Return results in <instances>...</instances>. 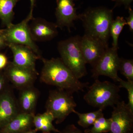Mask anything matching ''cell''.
<instances>
[{
  "instance_id": "6da1fadb",
  "label": "cell",
  "mask_w": 133,
  "mask_h": 133,
  "mask_svg": "<svg viewBox=\"0 0 133 133\" xmlns=\"http://www.w3.org/2000/svg\"><path fill=\"white\" fill-rule=\"evenodd\" d=\"M43 63L40 81L49 85L73 93L84 91L89 83H82L64 63L61 58H41Z\"/></svg>"
},
{
  "instance_id": "7a4b0ae2",
  "label": "cell",
  "mask_w": 133,
  "mask_h": 133,
  "mask_svg": "<svg viewBox=\"0 0 133 133\" xmlns=\"http://www.w3.org/2000/svg\"><path fill=\"white\" fill-rule=\"evenodd\" d=\"M113 16L112 10L104 7L89 9L79 14V20L83 22L85 35L108 47L109 29L113 20Z\"/></svg>"
},
{
  "instance_id": "3957f363",
  "label": "cell",
  "mask_w": 133,
  "mask_h": 133,
  "mask_svg": "<svg viewBox=\"0 0 133 133\" xmlns=\"http://www.w3.org/2000/svg\"><path fill=\"white\" fill-rule=\"evenodd\" d=\"M78 35L60 41L57 49L61 59L78 79L87 74L86 63L80 48Z\"/></svg>"
},
{
  "instance_id": "277c9868",
  "label": "cell",
  "mask_w": 133,
  "mask_h": 133,
  "mask_svg": "<svg viewBox=\"0 0 133 133\" xmlns=\"http://www.w3.org/2000/svg\"><path fill=\"white\" fill-rule=\"evenodd\" d=\"M118 85L108 81L101 82L96 79L88 87L84 99L90 105L104 110L108 107H114L120 101Z\"/></svg>"
},
{
  "instance_id": "5b68a950",
  "label": "cell",
  "mask_w": 133,
  "mask_h": 133,
  "mask_svg": "<svg viewBox=\"0 0 133 133\" xmlns=\"http://www.w3.org/2000/svg\"><path fill=\"white\" fill-rule=\"evenodd\" d=\"M76 106L72 93L58 88L50 91L45 106L46 111L52 114L57 124L73 112Z\"/></svg>"
},
{
  "instance_id": "8992f818",
  "label": "cell",
  "mask_w": 133,
  "mask_h": 133,
  "mask_svg": "<svg viewBox=\"0 0 133 133\" xmlns=\"http://www.w3.org/2000/svg\"><path fill=\"white\" fill-rule=\"evenodd\" d=\"M33 17L29 15L21 22L16 24L12 23L6 29H1V32L8 44H15L27 46L41 59L42 57L41 51L32 39L29 30V22Z\"/></svg>"
},
{
  "instance_id": "52a82bcc",
  "label": "cell",
  "mask_w": 133,
  "mask_h": 133,
  "mask_svg": "<svg viewBox=\"0 0 133 133\" xmlns=\"http://www.w3.org/2000/svg\"><path fill=\"white\" fill-rule=\"evenodd\" d=\"M117 48H108L98 61L92 66V77L98 79L100 76H105L114 81L119 82L122 79L118 76L120 58Z\"/></svg>"
},
{
  "instance_id": "ba28073f",
  "label": "cell",
  "mask_w": 133,
  "mask_h": 133,
  "mask_svg": "<svg viewBox=\"0 0 133 133\" xmlns=\"http://www.w3.org/2000/svg\"><path fill=\"white\" fill-rule=\"evenodd\" d=\"M110 119V133H131L133 131V112L124 101L114 107Z\"/></svg>"
},
{
  "instance_id": "9c48e42d",
  "label": "cell",
  "mask_w": 133,
  "mask_h": 133,
  "mask_svg": "<svg viewBox=\"0 0 133 133\" xmlns=\"http://www.w3.org/2000/svg\"><path fill=\"white\" fill-rule=\"evenodd\" d=\"M4 74L7 79L12 83L14 86L20 90L34 85L38 73L15 65L11 62L5 68Z\"/></svg>"
},
{
  "instance_id": "30bf717a",
  "label": "cell",
  "mask_w": 133,
  "mask_h": 133,
  "mask_svg": "<svg viewBox=\"0 0 133 133\" xmlns=\"http://www.w3.org/2000/svg\"><path fill=\"white\" fill-rule=\"evenodd\" d=\"M74 1L56 0L55 12L56 22L55 23L57 28L61 29L66 27L69 32H71V28L74 27V21L79 18V15L76 12Z\"/></svg>"
},
{
  "instance_id": "8fae6325",
  "label": "cell",
  "mask_w": 133,
  "mask_h": 133,
  "mask_svg": "<svg viewBox=\"0 0 133 133\" xmlns=\"http://www.w3.org/2000/svg\"><path fill=\"white\" fill-rule=\"evenodd\" d=\"M30 21L29 30L34 42L51 41L58 35V28L56 23L40 17H33Z\"/></svg>"
},
{
  "instance_id": "7c38bea8",
  "label": "cell",
  "mask_w": 133,
  "mask_h": 133,
  "mask_svg": "<svg viewBox=\"0 0 133 133\" xmlns=\"http://www.w3.org/2000/svg\"><path fill=\"white\" fill-rule=\"evenodd\" d=\"M20 112L17 99L13 91L6 89L0 94V128Z\"/></svg>"
},
{
  "instance_id": "4fadbf2b",
  "label": "cell",
  "mask_w": 133,
  "mask_h": 133,
  "mask_svg": "<svg viewBox=\"0 0 133 133\" xmlns=\"http://www.w3.org/2000/svg\"><path fill=\"white\" fill-rule=\"evenodd\" d=\"M13 55V64L37 72L36 69V62L39 57L30 48L25 45L9 44Z\"/></svg>"
},
{
  "instance_id": "5bb4252c",
  "label": "cell",
  "mask_w": 133,
  "mask_h": 133,
  "mask_svg": "<svg viewBox=\"0 0 133 133\" xmlns=\"http://www.w3.org/2000/svg\"><path fill=\"white\" fill-rule=\"evenodd\" d=\"M80 48L86 63L93 66L108 48L99 41L85 35L80 39Z\"/></svg>"
},
{
  "instance_id": "9a60e30c",
  "label": "cell",
  "mask_w": 133,
  "mask_h": 133,
  "mask_svg": "<svg viewBox=\"0 0 133 133\" xmlns=\"http://www.w3.org/2000/svg\"><path fill=\"white\" fill-rule=\"evenodd\" d=\"M40 92L34 85L20 90L17 100L20 112L35 114V110Z\"/></svg>"
},
{
  "instance_id": "2e32d148",
  "label": "cell",
  "mask_w": 133,
  "mask_h": 133,
  "mask_svg": "<svg viewBox=\"0 0 133 133\" xmlns=\"http://www.w3.org/2000/svg\"><path fill=\"white\" fill-rule=\"evenodd\" d=\"M34 115L19 113L6 125L0 128V133H24L33 127Z\"/></svg>"
},
{
  "instance_id": "e0dca14e",
  "label": "cell",
  "mask_w": 133,
  "mask_h": 133,
  "mask_svg": "<svg viewBox=\"0 0 133 133\" xmlns=\"http://www.w3.org/2000/svg\"><path fill=\"white\" fill-rule=\"evenodd\" d=\"M55 120L51 114L46 111L42 114L34 115L33 117V127L37 131L42 133H51V132L60 133V131L55 128L52 124Z\"/></svg>"
},
{
  "instance_id": "ac0fdd59",
  "label": "cell",
  "mask_w": 133,
  "mask_h": 133,
  "mask_svg": "<svg viewBox=\"0 0 133 133\" xmlns=\"http://www.w3.org/2000/svg\"><path fill=\"white\" fill-rule=\"evenodd\" d=\"M20 0H0V19L6 27L12 24L15 13L14 9Z\"/></svg>"
},
{
  "instance_id": "d6986e66",
  "label": "cell",
  "mask_w": 133,
  "mask_h": 133,
  "mask_svg": "<svg viewBox=\"0 0 133 133\" xmlns=\"http://www.w3.org/2000/svg\"><path fill=\"white\" fill-rule=\"evenodd\" d=\"M102 109H99L95 111L90 112L87 113H80L74 110L73 113L78 116L79 120L78 124L84 128H88L90 126L93 125L96 120L104 116Z\"/></svg>"
},
{
  "instance_id": "ffe728a7",
  "label": "cell",
  "mask_w": 133,
  "mask_h": 133,
  "mask_svg": "<svg viewBox=\"0 0 133 133\" xmlns=\"http://www.w3.org/2000/svg\"><path fill=\"white\" fill-rule=\"evenodd\" d=\"M125 25H127V23L123 17H117L115 20H113L112 21L110 26L109 33L112 38V45L114 48L119 49L118 42L119 36Z\"/></svg>"
},
{
  "instance_id": "44dd1931",
  "label": "cell",
  "mask_w": 133,
  "mask_h": 133,
  "mask_svg": "<svg viewBox=\"0 0 133 133\" xmlns=\"http://www.w3.org/2000/svg\"><path fill=\"white\" fill-rule=\"evenodd\" d=\"M111 125V119L101 116L96 120L91 129H87L85 133H104L109 132Z\"/></svg>"
},
{
  "instance_id": "7402d4cb",
  "label": "cell",
  "mask_w": 133,
  "mask_h": 133,
  "mask_svg": "<svg viewBox=\"0 0 133 133\" xmlns=\"http://www.w3.org/2000/svg\"><path fill=\"white\" fill-rule=\"evenodd\" d=\"M118 71L126 78L127 81L133 82V60L120 58Z\"/></svg>"
},
{
  "instance_id": "603a6c76",
  "label": "cell",
  "mask_w": 133,
  "mask_h": 133,
  "mask_svg": "<svg viewBox=\"0 0 133 133\" xmlns=\"http://www.w3.org/2000/svg\"><path fill=\"white\" fill-rule=\"evenodd\" d=\"M119 83L120 88H125L127 90L128 98V106L131 111L133 112V82L125 81L121 79Z\"/></svg>"
},
{
  "instance_id": "cb8c5ba5",
  "label": "cell",
  "mask_w": 133,
  "mask_h": 133,
  "mask_svg": "<svg viewBox=\"0 0 133 133\" xmlns=\"http://www.w3.org/2000/svg\"><path fill=\"white\" fill-rule=\"evenodd\" d=\"M59 133H83L80 129L74 124L68 125L66 127L60 131Z\"/></svg>"
},
{
  "instance_id": "d4e9b609",
  "label": "cell",
  "mask_w": 133,
  "mask_h": 133,
  "mask_svg": "<svg viewBox=\"0 0 133 133\" xmlns=\"http://www.w3.org/2000/svg\"><path fill=\"white\" fill-rule=\"evenodd\" d=\"M129 16L126 17L125 20L127 25H128L130 31L132 32L133 31V11L131 8H128Z\"/></svg>"
},
{
  "instance_id": "484cf974",
  "label": "cell",
  "mask_w": 133,
  "mask_h": 133,
  "mask_svg": "<svg viewBox=\"0 0 133 133\" xmlns=\"http://www.w3.org/2000/svg\"><path fill=\"white\" fill-rule=\"evenodd\" d=\"M9 63L6 56L0 53V70L6 68Z\"/></svg>"
},
{
  "instance_id": "4316f807",
  "label": "cell",
  "mask_w": 133,
  "mask_h": 133,
  "mask_svg": "<svg viewBox=\"0 0 133 133\" xmlns=\"http://www.w3.org/2000/svg\"><path fill=\"white\" fill-rule=\"evenodd\" d=\"M6 79L5 74L0 72V94L4 90Z\"/></svg>"
},
{
  "instance_id": "83f0119b",
  "label": "cell",
  "mask_w": 133,
  "mask_h": 133,
  "mask_svg": "<svg viewBox=\"0 0 133 133\" xmlns=\"http://www.w3.org/2000/svg\"><path fill=\"white\" fill-rule=\"evenodd\" d=\"M113 1L115 2L117 5H123L125 6L127 8H128L129 7V5L133 0H112Z\"/></svg>"
},
{
  "instance_id": "f1b7e54d",
  "label": "cell",
  "mask_w": 133,
  "mask_h": 133,
  "mask_svg": "<svg viewBox=\"0 0 133 133\" xmlns=\"http://www.w3.org/2000/svg\"><path fill=\"white\" fill-rule=\"evenodd\" d=\"M8 46V44L4 36L1 32L0 29V49H2Z\"/></svg>"
},
{
  "instance_id": "f546056e",
  "label": "cell",
  "mask_w": 133,
  "mask_h": 133,
  "mask_svg": "<svg viewBox=\"0 0 133 133\" xmlns=\"http://www.w3.org/2000/svg\"><path fill=\"white\" fill-rule=\"evenodd\" d=\"M30 10L29 15L31 16H33V12L35 6L36 0H30Z\"/></svg>"
},
{
  "instance_id": "4dcf8cb0",
  "label": "cell",
  "mask_w": 133,
  "mask_h": 133,
  "mask_svg": "<svg viewBox=\"0 0 133 133\" xmlns=\"http://www.w3.org/2000/svg\"><path fill=\"white\" fill-rule=\"evenodd\" d=\"M37 131H36L35 129H32L31 128L29 129L28 131H25V132L23 133H37Z\"/></svg>"
},
{
  "instance_id": "1f68e13d",
  "label": "cell",
  "mask_w": 133,
  "mask_h": 133,
  "mask_svg": "<svg viewBox=\"0 0 133 133\" xmlns=\"http://www.w3.org/2000/svg\"><path fill=\"white\" fill-rule=\"evenodd\" d=\"M131 133H133V131H132V132H131Z\"/></svg>"
}]
</instances>
